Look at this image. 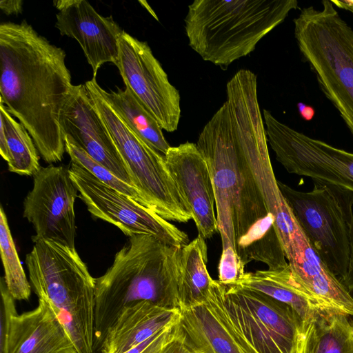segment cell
I'll list each match as a JSON object with an SVG mask.
<instances>
[{
  "instance_id": "7a4b0ae2",
  "label": "cell",
  "mask_w": 353,
  "mask_h": 353,
  "mask_svg": "<svg viewBox=\"0 0 353 353\" xmlns=\"http://www.w3.org/2000/svg\"><path fill=\"white\" fill-rule=\"evenodd\" d=\"M196 144L213 184L222 250L233 248L245 265L256 261L269 270L286 267L274 218L241 152L226 101L204 125Z\"/></svg>"
},
{
  "instance_id": "4dcf8cb0",
  "label": "cell",
  "mask_w": 353,
  "mask_h": 353,
  "mask_svg": "<svg viewBox=\"0 0 353 353\" xmlns=\"http://www.w3.org/2000/svg\"><path fill=\"white\" fill-rule=\"evenodd\" d=\"M0 8L7 15L21 14L23 10V1L1 0Z\"/></svg>"
},
{
  "instance_id": "83f0119b",
  "label": "cell",
  "mask_w": 353,
  "mask_h": 353,
  "mask_svg": "<svg viewBox=\"0 0 353 353\" xmlns=\"http://www.w3.org/2000/svg\"><path fill=\"white\" fill-rule=\"evenodd\" d=\"M330 185L341 204L349 228L350 255L348 266L346 274L341 280V282L350 292L353 290V192L335 185Z\"/></svg>"
},
{
  "instance_id": "d6986e66",
  "label": "cell",
  "mask_w": 353,
  "mask_h": 353,
  "mask_svg": "<svg viewBox=\"0 0 353 353\" xmlns=\"http://www.w3.org/2000/svg\"><path fill=\"white\" fill-rule=\"evenodd\" d=\"M179 325L199 353H245L208 298L202 304L181 310Z\"/></svg>"
},
{
  "instance_id": "4fadbf2b",
  "label": "cell",
  "mask_w": 353,
  "mask_h": 353,
  "mask_svg": "<svg viewBox=\"0 0 353 353\" xmlns=\"http://www.w3.org/2000/svg\"><path fill=\"white\" fill-rule=\"evenodd\" d=\"M33 179L32 189L23 202V217L36 232L32 238L74 248V205L79 192L68 167H41Z\"/></svg>"
},
{
  "instance_id": "9a60e30c",
  "label": "cell",
  "mask_w": 353,
  "mask_h": 353,
  "mask_svg": "<svg viewBox=\"0 0 353 353\" xmlns=\"http://www.w3.org/2000/svg\"><path fill=\"white\" fill-rule=\"evenodd\" d=\"M63 135L118 179L132 185L125 165L84 84L74 85L60 116Z\"/></svg>"
},
{
  "instance_id": "44dd1931",
  "label": "cell",
  "mask_w": 353,
  "mask_h": 353,
  "mask_svg": "<svg viewBox=\"0 0 353 353\" xmlns=\"http://www.w3.org/2000/svg\"><path fill=\"white\" fill-rule=\"evenodd\" d=\"M208 248L199 236L181 248L178 275L180 310L205 303L214 279L207 268Z\"/></svg>"
},
{
  "instance_id": "277c9868",
  "label": "cell",
  "mask_w": 353,
  "mask_h": 353,
  "mask_svg": "<svg viewBox=\"0 0 353 353\" xmlns=\"http://www.w3.org/2000/svg\"><path fill=\"white\" fill-rule=\"evenodd\" d=\"M297 8L296 0H195L188 6L185 31L204 61L226 69Z\"/></svg>"
},
{
  "instance_id": "f1b7e54d",
  "label": "cell",
  "mask_w": 353,
  "mask_h": 353,
  "mask_svg": "<svg viewBox=\"0 0 353 353\" xmlns=\"http://www.w3.org/2000/svg\"><path fill=\"white\" fill-rule=\"evenodd\" d=\"M0 353H7L12 318L17 312L3 277L0 280Z\"/></svg>"
},
{
  "instance_id": "30bf717a",
  "label": "cell",
  "mask_w": 353,
  "mask_h": 353,
  "mask_svg": "<svg viewBox=\"0 0 353 353\" xmlns=\"http://www.w3.org/2000/svg\"><path fill=\"white\" fill-rule=\"evenodd\" d=\"M263 117L268 142L289 173L353 192V152L298 132L268 110H263Z\"/></svg>"
},
{
  "instance_id": "d6a6232c",
  "label": "cell",
  "mask_w": 353,
  "mask_h": 353,
  "mask_svg": "<svg viewBox=\"0 0 353 353\" xmlns=\"http://www.w3.org/2000/svg\"><path fill=\"white\" fill-rule=\"evenodd\" d=\"M331 2L334 4V6L353 12V1L331 0Z\"/></svg>"
},
{
  "instance_id": "52a82bcc",
  "label": "cell",
  "mask_w": 353,
  "mask_h": 353,
  "mask_svg": "<svg viewBox=\"0 0 353 353\" xmlns=\"http://www.w3.org/2000/svg\"><path fill=\"white\" fill-rule=\"evenodd\" d=\"M208 299L245 353H302L307 329L288 305L270 296L214 280Z\"/></svg>"
},
{
  "instance_id": "836d02e7",
  "label": "cell",
  "mask_w": 353,
  "mask_h": 353,
  "mask_svg": "<svg viewBox=\"0 0 353 353\" xmlns=\"http://www.w3.org/2000/svg\"><path fill=\"white\" fill-rule=\"evenodd\" d=\"M352 323H353V321H352Z\"/></svg>"
},
{
  "instance_id": "ba28073f",
  "label": "cell",
  "mask_w": 353,
  "mask_h": 353,
  "mask_svg": "<svg viewBox=\"0 0 353 353\" xmlns=\"http://www.w3.org/2000/svg\"><path fill=\"white\" fill-rule=\"evenodd\" d=\"M84 85L146 207L168 221L187 223L192 219L165 156L140 139L115 112L96 77Z\"/></svg>"
},
{
  "instance_id": "d4e9b609",
  "label": "cell",
  "mask_w": 353,
  "mask_h": 353,
  "mask_svg": "<svg viewBox=\"0 0 353 353\" xmlns=\"http://www.w3.org/2000/svg\"><path fill=\"white\" fill-rule=\"evenodd\" d=\"M0 252L6 286L15 300L29 299L31 285L21 263L6 212L0 208Z\"/></svg>"
},
{
  "instance_id": "f546056e",
  "label": "cell",
  "mask_w": 353,
  "mask_h": 353,
  "mask_svg": "<svg viewBox=\"0 0 353 353\" xmlns=\"http://www.w3.org/2000/svg\"><path fill=\"white\" fill-rule=\"evenodd\" d=\"M245 265L233 248L222 250L219 263V281L231 285L239 281L245 274Z\"/></svg>"
},
{
  "instance_id": "9c48e42d",
  "label": "cell",
  "mask_w": 353,
  "mask_h": 353,
  "mask_svg": "<svg viewBox=\"0 0 353 353\" xmlns=\"http://www.w3.org/2000/svg\"><path fill=\"white\" fill-rule=\"evenodd\" d=\"M303 232L321 261L340 280L347 272L349 228L341 204L330 185L314 181L309 192L277 181Z\"/></svg>"
},
{
  "instance_id": "484cf974",
  "label": "cell",
  "mask_w": 353,
  "mask_h": 353,
  "mask_svg": "<svg viewBox=\"0 0 353 353\" xmlns=\"http://www.w3.org/2000/svg\"><path fill=\"white\" fill-rule=\"evenodd\" d=\"M64 141L65 152L70 156L72 162L84 168L103 183L122 192L147 208L143 198L133 186L118 179L108 168L92 159L77 145L69 136L64 135Z\"/></svg>"
},
{
  "instance_id": "8fae6325",
  "label": "cell",
  "mask_w": 353,
  "mask_h": 353,
  "mask_svg": "<svg viewBox=\"0 0 353 353\" xmlns=\"http://www.w3.org/2000/svg\"><path fill=\"white\" fill-rule=\"evenodd\" d=\"M68 168L79 192L78 197L93 216L117 226L129 237L150 235L175 247H183L189 243L185 232L152 210L103 183L84 168L71 161Z\"/></svg>"
},
{
  "instance_id": "1f68e13d",
  "label": "cell",
  "mask_w": 353,
  "mask_h": 353,
  "mask_svg": "<svg viewBox=\"0 0 353 353\" xmlns=\"http://www.w3.org/2000/svg\"><path fill=\"white\" fill-rule=\"evenodd\" d=\"M297 107L300 114L305 120H310L313 117L314 110L312 107L302 103H298Z\"/></svg>"
},
{
  "instance_id": "cb8c5ba5",
  "label": "cell",
  "mask_w": 353,
  "mask_h": 353,
  "mask_svg": "<svg viewBox=\"0 0 353 353\" xmlns=\"http://www.w3.org/2000/svg\"><path fill=\"white\" fill-rule=\"evenodd\" d=\"M0 122L6 139L1 153L8 170L19 175L34 176L41 169L37 148L28 130L17 122L0 102Z\"/></svg>"
},
{
  "instance_id": "e0dca14e",
  "label": "cell",
  "mask_w": 353,
  "mask_h": 353,
  "mask_svg": "<svg viewBox=\"0 0 353 353\" xmlns=\"http://www.w3.org/2000/svg\"><path fill=\"white\" fill-rule=\"evenodd\" d=\"M7 353H77L51 305L39 299L33 310L12 318Z\"/></svg>"
},
{
  "instance_id": "6da1fadb",
  "label": "cell",
  "mask_w": 353,
  "mask_h": 353,
  "mask_svg": "<svg viewBox=\"0 0 353 353\" xmlns=\"http://www.w3.org/2000/svg\"><path fill=\"white\" fill-rule=\"evenodd\" d=\"M65 57L25 20L0 25V102L48 163L61 161L65 152L59 121L74 88Z\"/></svg>"
},
{
  "instance_id": "3957f363",
  "label": "cell",
  "mask_w": 353,
  "mask_h": 353,
  "mask_svg": "<svg viewBox=\"0 0 353 353\" xmlns=\"http://www.w3.org/2000/svg\"><path fill=\"white\" fill-rule=\"evenodd\" d=\"M182 247L154 236H130L116 253L112 265L96 278L94 353L122 310L140 301L180 310L179 263Z\"/></svg>"
},
{
  "instance_id": "8992f818",
  "label": "cell",
  "mask_w": 353,
  "mask_h": 353,
  "mask_svg": "<svg viewBox=\"0 0 353 353\" xmlns=\"http://www.w3.org/2000/svg\"><path fill=\"white\" fill-rule=\"evenodd\" d=\"M309 6L294 19V37L321 90L353 135V29L329 0Z\"/></svg>"
},
{
  "instance_id": "5bb4252c",
  "label": "cell",
  "mask_w": 353,
  "mask_h": 353,
  "mask_svg": "<svg viewBox=\"0 0 353 353\" xmlns=\"http://www.w3.org/2000/svg\"><path fill=\"white\" fill-rule=\"evenodd\" d=\"M53 4L59 10L55 27L61 35L78 41L93 77L103 63L117 65L119 41L124 30L111 16H101L85 0H59Z\"/></svg>"
},
{
  "instance_id": "4316f807",
  "label": "cell",
  "mask_w": 353,
  "mask_h": 353,
  "mask_svg": "<svg viewBox=\"0 0 353 353\" xmlns=\"http://www.w3.org/2000/svg\"><path fill=\"white\" fill-rule=\"evenodd\" d=\"M126 353H199L190 343L179 320Z\"/></svg>"
},
{
  "instance_id": "7c38bea8",
  "label": "cell",
  "mask_w": 353,
  "mask_h": 353,
  "mask_svg": "<svg viewBox=\"0 0 353 353\" xmlns=\"http://www.w3.org/2000/svg\"><path fill=\"white\" fill-rule=\"evenodd\" d=\"M116 66L135 97L157 120L161 128L173 132L181 118V97L151 48L123 31L119 41Z\"/></svg>"
},
{
  "instance_id": "ac0fdd59",
  "label": "cell",
  "mask_w": 353,
  "mask_h": 353,
  "mask_svg": "<svg viewBox=\"0 0 353 353\" xmlns=\"http://www.w3.org/2000/svg\"><path fill=\"white\" fill-rule=\"evenodd\" d=\"M180 310L143 301L125 307L108 329L101 353H126L176 322Z\"/></svg>"
},
{
  "instance_id": "603a6c76",
  "label": "cell",
  "mask_w": 353,
  "mask_h": 353,
  "mask_svg": "<svg viewBox=\"0 0 353 353\" xmlns=\"http://www.w3.org/2000/svg\"><path fill=\"white\" fill-rule=\"evenodd\" d=\"M103 94L115 112L145 143L163 154L170 145L165 139L163 129L154 117L135 97L129 88Z\"/></svg>"
},
{
  "instance_id": "ffe728a7",
  "label": "cell",
  "mask_w": 353,
  "mask_h": 353,
  "mask_svg": "<svg viewBox=\"0 0 353 353\" xmlns=\"http://www.w3.org/2000/svg\"><path fill=\"white\" fill-rule=\"evenodd\" d=\"M263 293L290 306L309 329L321 307L307 295L290 266L276 270L245 272L231 285Z\"/></svg>"
},
{
  "instance_id": "5b68a950",
  "label": "cell",
  "mask_w": 353,
  "mask_h": 353,
  "mask_svg": "<svg viewBox=\"0 0 353 353\" xmlns=\"http://www.w3.org/2000/svg\"><path fill=\"white\" fill-rule=\"evenodd\" d=\"M32 239L26 263L32 290L51 305L77 352L94 353L96 279L75 248Z\"/></svg>"
},
{
  "instance_id": "2e32d148",
  "label": "cell",
  "mask_w": 353,
  "mask_h": 353,
  "mask_svg": "<svg viewBox=\"0 0 353 353\" xmlns=\"http://www.w3.org/2000/svg\"><path fill=\"white\" fill-rule=\"evenodd\" d=\"M168 167L186 202L199 236L212 238L218 232L215 196L207 162L196 143L171 147L165 155Z\"/></svg>"
},
{
  "instance_id": "7402d4cb",
  "label": "cell",
  "mask_w": 353,
  "mask_h": 353,
  "mask_svg": "<svg viewBox=\"0 0 353 353\" xmlns=\"http://www.w3.org/2000/svg\"><path fill=\"white\" fill-rule=\"evenodd\" d=\"M350 317L334 309L321 310L307 330L302 353H353Z\"/></svg>"
}]
</instances>
